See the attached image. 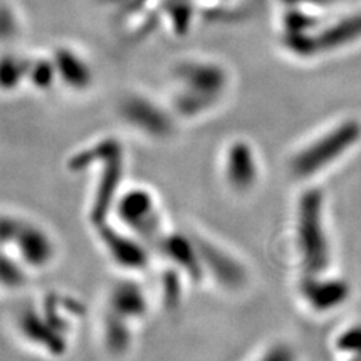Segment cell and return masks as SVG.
<instances>
[{"label": "cell", "mask_w": 361, "mask_h": 361, "mask_svg": "<svg viewBox=\"0 0 361 361\" xmlns=\"http://www.w3.org/2000/svg\"><path fill=\"white\" fill-rule=\"evenodd\" d=\"M70 300H45L42 307L23 309L17 318L18 333L38 351L59 357L68 348V337L74 330L78 313Z\"/></svg>", "instance_id": "cell-1"}, {"label": "cell", "mask_w": 361, "mask_h": 361, "mask_svg": "<svg viewBox=\"0 0 361 361\" xmlns=\"http://www.w3.org/2000/svg\"><path fill=\"white\" fill-rule=\"evenodd\" d=\"M321 211V191H306L300 200L297 231L302 264L309 274H318L329 267V245L322 229Z\"/></svg>", "instance_id": "cell-2"}, {"label": "cell", "mask_w": 361, "mask_h": 361, "mask_svg": "<svg viewBox=\"0 0 361 361\" xmlns=\"http://www.w3.org/2000/svg\"><path fill=\"white\" fill-rule=\"evenodd\" d=\"M360 137L361 126L357 121L341 123L297 155L293 160V172L298 176H310L319 172L322 167L331 164L348 149H351Z\"/></svg>", "instance_id": "cell-3"}, {"label": "cell", "mask_w": 361, "mask_h": 361, "mask_svg": "<svg viewBox=\"0 0 361 361\" xmlns=\"http://www.w3.org/2000/svg\"><path fill=\"white\" fill-rule=\"evenodd\" d=\"M29 271L49 268L58 256V247L47 229L30 221H23L13 243L6 248Z\"/></svg>", "instance_id": "cell-4"}, {"label": "cell", "mask_w": 361, "mask_h": 361, "mask_svg": "<svg viewBox=\"0 0 361 361\" xmlns=\"http://www.w3.org/2000/svg\"><path fill=\"white\" fill-rule=\"evenodd\" d=\"M98 226V238L113 264L126 271H140L148 267L151 255L146 250V241L128 232L103 223Z\"/></svg>", "instance_id": "cell-5"}, {"label": "cell", "mask_w": 361, "mask_h": 361, "mask_svg": "<svg viewBox=\"0 0 361 361\" xmlns=\"http://www.w3.org/2000/svg\"><path fill=\"white\" fill-rule=\"evenodd\" d=\"M157 243L160 244L161 255L167 259L169 265L179 271L180 276L191 280L193 283H199L200 280L205 279L199 247L193 236L164 233Z\"/></svg>", "instance_id": "cell-6"}, {"label": "cell", "mask_w": 361, "mask_h": 361, "mask_svg": "<svg viewBox=\"0 0 361 361\" xmlns=\"http://www.w3.org/2000/svg\"><path fill=\"white\" fill-rule=\"evenodd\" d=\"M122 228L139 236L143 241H158L164 235L161 219L148 197H133L121 205Z\"/></svg>", "instance_id": "cell-7"}, {"label": "cell", "mask_w": 361, "mask_h": 361, "mask_svg": "<svg viewBox=\"0 0 361 361\" xmlns=\"http://www.w3.org/2000/svg\"><path fill=\"white\" fill-rule=\"evenodd\" d=\"M199 247L203 273L212 276L226 288H238L244 283L245 271L241 264L229 253L221 250L205 238H195Z\"/></svg>", "instance_id": "cell-8"}, {"label": "cell", "mask_w": 361, "mask_h": 361, "mask_svg": "<svg viewBox=\"0 0 361 361\" xmlns=\"http://www.w3.org/2000/svg\"><path fill=\"white\" fill-rule=\"evenodd\" d=\"M106 310L135 325L148 314V293L134 280L118 281L109 292Z\"/></svg>", "instance_id": "cell-9"}, {"label": "cell", "mask_w": 361, "mask_h": 361, "mask_svg": "<svg viewBox=\"0 0 361 361\" xmlns=\"http://www.w3.org/2000/svg\"><path fill=\"white\" fill-rule=\"evenodd\" d=\"M302 293L316 310H329L345 302L349 288L341 280L319 281L309 277L302 281Z\"/></svg>", "instance_id": "cell-10"}, {"label": "cell", "mask_w": 361, "mask_h": 361, "mask_svg": "<svg viewBox=\"0 0 361 361\" xmlns=\"http://www.w3.org/2000/svg\"><path fill=\"white\" fill-rule=\"evenodd\" d=\"M134 324L106 310L103 318V342L111 355H123L133 345Z\"/></svg>", "instance_id": "cell-11"}, {"label": "cell", "mask_w": 361, "mask_h": 361, "mask_svg": "<svg viewBox=\"0 0 361 361\" xmlns=\"http://www.w3.org/2000/svg\"><path fill=\"white\" fill-rule=\"evenodd\" d=\"M29 269L6 248H0V288L14 290L26 285Z\"/></svg>", "instance_id": "cell-12"}, {"label": "cell", "mask_w": 361, "mask_h": 361, "mask_svg": "<svg viewBox=\"0 0 361 361\" xmlns=\"http://www.w3.org/2000/svg\"><path fill=\"white\" fill-rule=\"evenodd\" d=\"M337 346L342 351H353V353H361V326L346 331L341 336L337 342Z\"/></svg>", "instance_id": "cell-13"}, {"label": "cell", "mask_w": 361, "mask_h": 361, "mask_svg": "<svg viewBox=\"0 0 361 361\" xmlns=\"http://www.w3.org/2000/svg\"><path fill=\"white\" fill-rule=\"evenodd\" d=\"M257 361H295V354L286 345H276L269 348Z\"/></svg>", "instance_id": "cell-14"}]
</instances>
